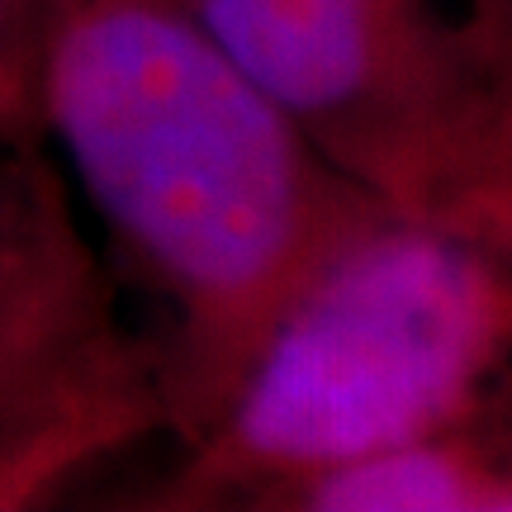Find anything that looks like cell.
<instances>
[{
  "mask_svg": "<svg viewBox=\"0 0 512 512\" xmlns=\"http://www.w3.org/2000/svg\"><path fill=\"white\" fill-rule=\"evenodd\" d=\"M185 15L304 128L337 133L380 105L399 57L394 0H181Z\"/></svg>",
  "mask_w": 512,
  "mask_h": 512,
  "instance_id": "3",
  "label": "cell"
},
{
  "mask_svg": "<svg viewBox=\"0 0 512 512\" xmlns=\"http://www.w3.org/2000/svg\"><path fill=\"white\" fill-rule=\"evenodd\" d=\"M10 5H15V0H0V29H5V19H10Z\"/></svg>",
  "mask_w": 512,
  "mask_h": 512,
  "instance_id": "5",
  "label": "cell"
},
{
  "mask_svg": "<svg viewBox=\"0 0 512 512\" xmlns=\"http://www.w3.org/2000/svg\"><path fill=\"white\" fill-rule=\"evenodd\" d=\"M309 503L332 512H470L512 508V489L427 437L313 475Z\"/></svg>",
  "mask_w": 512,
  "mask_h": 512,
  "instance_id": "4",
  "label": "cell"
},
{
  "mask_svg": "<svg viewBox=\"0 0 512 512\" xmlns=\"http://www.w3.org/2000/svg\"><path fill=\"white\" fill-rule=\"evenodd\" d=\"M43 100L95 214L185 309L247 323L309 280L323 200L304 124L181 0H72Z\"/></svg>",
  "mask_w": 512,
  "mask_h": 512,
  "instance_id": "1",
  "label": "cell"
},
{
  "mask_svg": "<svg viewBox=\"0 0 512 512\" xmlns=\"http://www.w3.org/2000/svg\"><path fill=\"white\" fill-rule=\"evenodd\" d=\"M498 285L441 228H380L313 266L275 313L233 408V451L323 475L437 437L498 337Z\"/></svg>",
  "mask_w": 512,
  "mask_h": 512,
  "instance_id": "2",
  "label": "cell"
}]
</instances>
